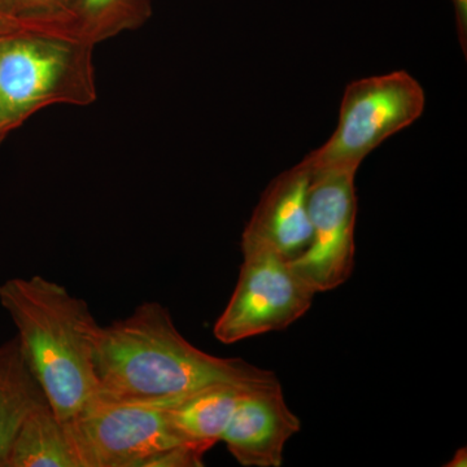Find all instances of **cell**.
Returning <instances> with one entry per match:
<instances>
[{"label": "cell", "instance_id": "cell-1", "mask_svg": "<svg viewBox=\"0 0 467 467\" xmlns=\"http://www.w3.org/2000/svg\"><path fill=\"white\" fill-rule=\"evenodd\" d=\"M95 373L98 389L91 401L99 402L158 400L218 383L247 389L279 383L275 371L196 348L177 330L169 310L155 301L100 326Z\"/></svg>", "mask_w": 467, "mask_h": 467}, {"label": "cell", "instance_id": "cell-2", "mask_svg": "<svg viewBox=\"0 0 467 467\" xmlns=\"http://www.w3.org/2000/svg\"><path fill=\"white\" fill-rule=\"evenodd\" d=\"M0 306L17 328L21 352L60 422L75 420L98 389L100 326L88 304L42 275L0 285Z\"/></svg>", "mask_w": 467, "mask_h": 467}, {"label": "cell", "instance_id": "cell-3", "mask_svg": "<svg viewBox=\"0 0 467 467\" xmlns=\"http://www.w3.org/2000/svg\"><path fill=\"white\" fill-rule=\"evenodd\" d=\"M94 47L38 32L0 39V146L39 110L98 99Z\"/></svg>", "mask_w": 467, "mask_h": 467}, {"label": "cell", "instance_id": "cell-4", "mask_svg": "<svg viewBox=\"0 0 467 467\" xmlns=\"http://www.w3.org/2000/svg\"><path fill=\"white\" fill-rule=\"evenodd\" d=\"M426 94L405 70L365 77L347 85L334 133L306 160L313 174L358 173L368 153L422 116Z\"/></svg>", "mask_w": 467, "mask_h": 467}, {"label": "cell", "instance_id": "cell-5", "mask_svg": "<svg viewBox=\"0 0 467 467\" xmlns=\"http://www.w3.org/2000/svg\"><path fill=\"white\" fill-rule=\"evenodd\" d=\"M178 398L88 402L75 420L64 423L79 467H142L159 451L189 444L168 420V408Z\"/></svg>", "mask_w": 467, "mask_h": 467}, {"label": "cell", "instance_id": "cell-6", "mask_svg": "<svg viewBox=\"0 0 467 467\" xmlns=\"http://www.w3.org/2000/svg\"><path fill=\"white\" fill-rule=\"evenodd\" d=\"M316 295L290 261L270 252H243L238 282L214 325V337L234 344L285 330L308 312Z\"/></svg>", "mask_w": 467, "mask_h": 467}, {"label": "cell", "instance_id": "cell-7", "mask_svg": "<svg viewBox=\"0 0 467 467\" xmlns=\"http://www.w3.org/2000/svg\"><path fill=\"white\" fill-rule=\"evenodd\" d=\"M356 174L348 171L313 174L309 192L312 238L306 250L290 263L316 294L340 287L355 270Z\"/></svg>", "mask_w": 467, "mask_h": 467}, {"label": "cell", "instance_id": "cell-8", "mask_svg": "<svg viewBox=\"0 0 467 467\" xmlns=\"http://www.w3.org/2000/svg\"><path fill=\"white\" fill-rule=\"evenodd\" d=\"M312 169L303 159L269 183L242 234V254L270 252L291 261L306 250L312 238Z\"/></svg>", "mask_w": 467, "mask_h": 467}, {"label": "cell", "instance_id": "cell-9", "mask_svg": "<svg viewBox=\"0 0 467 467\" xmlns=\"http://www.w3.org/2000/svg\"><path fill=\"white\" fill-rule=\"evenodd\" d=\"M300 429L276 383L244 392L221 441L242 466L279 467L285 444Z\"/></svg>", "mask_w": 467, "mask_h": 467}, {"label": "cell", "instance_id": "cell-10", "mask_svg": "<svg viewBox=\"0 0 467 467\" xmlns=\"http://www.w3.org/2000/svg\"><path fill=\"white\" fill-rule=\"evenodd\" d=\"M247 389H251L218 383L184 393L168 408L169 423L184 442L211 450L221 441Z\"/></svg>", "mask_w": 467, "mask_h": 467}, {"label": "cell", "instance_id": "cell-11", "mask_svg": "<svg viewBox=\"0 0 467 467\" xmlns=\"http://www.w3.org/2000/svg\"><path fill=\"white\" fill-rule=\"evenodd\" d=\"M48 404L41 384L27 365L17 337L0 346V467L7 465L9 448L24 420Z\"/></svg>", "mask_w": 467, "mask_h": 467}, {"label": "cell", "instance_id": "cell-12", "mask_svg": "<svg viewBox=\"0 0 467 467\" xmlns=\"http://www.w3.org/2000/svg\"><path fill=\"white\" fill-rule=\"evenodd\" d=\"M152 16L150 0H75L58 23L64 38L92 47L140 29Z\"/></svg>", "mask_w": 467, "mask_h": 467}, {"label": "cell", "instance_id": "cell-13", "mask_svg": "<svg viewBox=\"0 0 467 467\" xmlns=\"http://www.w3.org/2000/svg\"><path fill=\"white\" fill-rule=\"evenodd\" d=\"M5 467H79L66 425L50 405L34 409L21 423Z\"/></svg>", "mask_w": 467, "mask_h": 467}, {"label": "cell", "instance_id": "cell-14", "mask_svg": "<svg viewBox=\"0 0 467 467\" xmlns=\"http://www.w3.org/2000/svg\"><path fill=\"white\" fill-rule=\"evenodd\" d=\"M73 2L75 0H0V5L12 16L42 26L54 36H63L58 23Z\"/></svg>", "mask_w": 467, "mask_h": 467}, {"label": "cell", "instance_id": "cell-15", "mask_svg": "<svg viewBox=\"0 0 467 467\" xmlns=\"http://www.w3.org/2000/svg\"><path fill=\"white\" fill-rule=\"evenodd\" d=\"M208 448L195 444H180L150 457L142 467H199L204 465Z\"/></svg>", "mask_w": 467, "mask_h": 467}, {"label": "cell", "instance_id": "cell-16", "mask_svg": "<svg viewBox=\"0 0 467 467\" xmlns=\"http://www.w3.org/2000/svg\"><path fill=\"white\" fill-rule=\"evenodd\" d=\"M26 32H38L50 34V36H52L51 33L43 29L42 26H34V24L27 23V21L12 16V15L7 14V12L2 8V5H0V39Z\"/></svg>", "mask_w": 467, "mask_h": 467}, {"label": "cell", "instance_id": "cell-17", "mask_svg": "<svg viewBox=\"0 0 467 467\" xmlns=\"http://www.w3.org/2000/svg\"><path fill=\"white\" fill-rule=\"evenodd\" d=\"M456 21L457 36L463 57H467V0H451Z\"/></svg>", "mask_w": 467, "mask_h": 467}, {"label": "cell", "instance_id": "cell-18", "mask_svg": "<svg viewBox=\"0 0 467 467\" xmlns=\"http://www.w3.org/2000/svg\"><path fill=\"white\" fill-rule=\"evenodd\" d=\"M467 451L466 448H461L451 457L450 463H447L445 467H465L467 465Z\"/></svg>", "mask_w": 467, "mask_h": 467}]
</instances>
